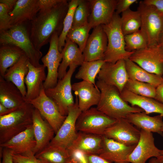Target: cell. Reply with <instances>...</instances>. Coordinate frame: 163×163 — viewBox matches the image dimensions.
<instances>
[{
    "label": "cell",
    "mask_w": 163,
    "mask_h": 163,
    "mask_svg": "<svg viewBox=\"0 0 163 163\" xmlns=\"http://www.w3.org/2000/svg\"><path fill=\"white\" fill-rule=\"evenodd\" d=\"M69 8V1H62L49 9L40 10L36 17L29 22L28 27L30 39L37 50L50 43L55 34L59 36Z\"/></svg>",
    "instance_id": "1"
},
{
    "label": "cell",
    "mask_w": 163,
    "mask_h": 163,
    "mask_svg": "<svg viewBox=\"0 0 163 163\" xmlns=\"http://www.w3.org/2000/svg\"><path fill=\"white\" fill-rule=\"evenodd\" d=\"M96 85L101 93L96 108L108 117L118 120L125 118L130 113L144 112L138 107L129 105L121 97L116 87L99 80L96 82Z\"/></svg>",
    "instance_id": "2"
},
{
    "label": "cell",
    "mask_w": 163,
    "mask_h": 163,
    "mask_svg": "<svg viewBox=\"0 0 163 163\" xmlns=\"http://www.w3.org/2000/svg\"><path fill=\"white\" fill-rule=\"evenodd\" d=\"M28 23L14 25L8 29L0 31V44L19 47L24 51L29 62L35 67H38L42 65L40 64V60L42 53L36 49L30 39Z\"/></svg>",
    "instance_id": "3"
},
{
    "label": "cell",
    "mask_w": 163,
    "mask_h": 163,
    "mask_svg": "<svg viewBox=\"0 0 163 163\" xmlns=\"http://www.w3.org/2000/svg\"><path fill=\"white\" fill-rule=\"evenodd\" d=\"M34 108L26 101L14 110L0 116V144L8 141L32 124Z\"/></svg>",
    "instance_id": "4"
},
{
    "label": "cell",
    "mask_w": 163,
    "mask_h": 163,
    "mask_svg": "<svg viewBox=\"0 0 163 163\" xmlns=\"http://www.w3.org/2000/svg\"><path fill=\"white\" fill-rule=\"evenodd\" d=\"M107 39V45L103 60L106 62L115 63L117 61L129 58L134 52L125 49L124 36L122 31L120 16L116 12L111 21L102 25Z\"/></svg>",
    "instance_id": "5"
},
{
    "label": "cell",
    "mask_w": 163,
    "mask_h": 163,
    "mask_svg": "<svg viewBox=\"0 0 163 163\" xmlns=\"http://www.w3.org/2000/svg\"><path fill=\"white\" fill-rule=\"evenodd\" d=\"M137 10L141 16L140 29L145 35L148 46L158 44L163 31V16L153 6L140 1Z\"/></svg>",
    "instance_id": "6"
},
{
    "label": "cell",
    "mask_w": 163,
    "mask_h": 163,
    "mask_svg": "<svg viewBox=\"0 0 163 163\" xmlns=\"http://www.w3.org/2000/svg\"><path fill=\"white\" fill-rule=\"evenodd\" d=\"M78 66L74 64L70 66L65 76L59 79L55 87L44 89L46 94L54 102L61 113L64 116H67L69 109L75 103L72 93L71 80Z\"/></svg>",
    "instance_id": "7"
},
{
    "label": "cell",
    "mask_w": 163,
    "mask_h": 163,
    "mask_svg": "<svg viewBox=\"0 0 163 163\" xmlns=\"http://www.w3.org/2000/svg\"><path fill=\"white\" fill-rule=\"evenodd\" d=\"M117 120L98 110L91 107L82 111L76 124L77 131L104 136L106 129Z\"/></svg>",
    "instance_id": "8"
},
{
    "label": "cell",
    "mask_w": 163,
    "mask_h": 163,
    "mask_svg": "<svg viewBox=\"0 0 163 163\" xmlns=\"http://www.w3.org/2000/svg\"><path fill=\"white\" fill-rule=\"evenodd\" d=\"M75 97L74 104L69 109L65 120L49 144L67 149L75 139L78 133L76 122L82 112L78 106V97Z\"/></svg>",
    "instance_id": "9"
},
{
    "label": "cell",
    "mask_w": 163,
    "mask_h": 163,
    "mask_svg": "<svg viewBox=\"0 0 163 163\" xmlns=\"http://www.w3.org/2000/svg\"><path fill=\"white\" fill-rule=\"evenodd\" d=\"M129 59L148 72L163 76V51L158 44L135 51Z\"/></svg>",
    "instance_id": "10"
},
{
    "label": "cell",
    "mask_w": 163,
    "mask_h": 163,
    "mask_svg": "<svg viewBox=\"0 0 163 163\" xmlns=\"http://www.w3.org/2000/svg\"><path fill=\"white\" fill-rule=\"evenodd\" d=\"M126 118L117 120L105 130L104 136L127 146L136 145L140 136V130Z\"/></svg>",
    "instance_id": "11"
},
{
    "label": "cell",
    "mask_w": 163,
    "mask_h": 163,
    "mask_svg": "<svg viewBox=\"0 0 163 163\" xmlns=\"http://www.w3.org/2000/svg\"><path fill=\"white\" fill-rule=\"evenodd\" d=\"M27 102L38 110L42 117L53 129L56 134L66 116L61 113L56 104L46 94L43 87L38 97Z\"/></svg>",
    "instance_id": "12"
},
{
    "label": "cell",
    "mask_w": 163,
    "mask_h": 163,
    "mask_svg": "<svg viewBox=\"0 0 163 163\" xmlns=\"http://www.w3.org/2000/svg\"><path fill=\"white\" fill-rule=\"evenodd\" d=\"M59 36L57 34L53 35L50 42L48 51L41 58L43 65L47 69L46 79L43 84L45 89L54 87L58 81V69L62 58V53L58 48Z\"/></svg>",
    "instance_id": "13"
},
{
    "label": "cell",
    "mask_w": 163,
    "mask_h": 163,
    "mask_svg": "<svg viewBox=\"0 0 163 163\" xmlns=\"http://www.w3.org/2000/svg\"><path fill=\"white\" fill-rule=\"evenodd\" d=\"M97 78L98 80L116 87L120 93L129 79L125 60H119L115 63L105 62Z\"/></svg>",
    "instance_id": "14"
},
{
    "label": "cell",
    "mask_w": 163,
    "mask_h": 163,
    "mask_svg": "<svg viewBox=\"0 0 163 163\" xmlns=\"http://www.w3.org/2000/svg\"><path fill=\"white\" fill-rule=\"evenodd\" d=\"M140 130L139 141L128 158L130 163H146L149 159L161 155L162 150L155 145L152 133Z\"/></svg>",
    "instance_id": "15"
},
{
    "label": "cell",
    "mask_w": 163,
    "mask_h": 163,
    "mask_svg": "<svg viewBox=\"0 0 163 163\" xmlns=\"http://www.w3.org/2000/svg\"><path fill=\"white\" fill-rule=\"evenodd\" d=\"M107 45V37L102 25L93 28L82 52L84 61L103 60Z\"/></svg>",
    "instance_id": "16"
},
{
    "label": "cell",
    "mask_w": 163,
    "mask_h": 163,
    "mask_svg": "<svg viewBox=\"0 0 163 163\" xmlns=\"http://www.w3.org/2000/svg\"><path fill=\"white\" fill-rule=\"evenodd\" d=\"M91 12L88 22L92 28L106 24L115 12L117 0H89Z\"/></svg>",
    "instance_id": "17"
},
{
    "label": "cell",
    "mask_w": 163,
    "mask_h": 163,
    "mask_svg": "<svg viewBox=\"0 0 163 163\" xmlns=\"http://www.w3.org/2000/svg\"><path fill=\"white\" fill-rule=\"evenodd\" d=\"M36 145L32 124L8 141L0 144V147L10 150L13 154L23 155L33 153Z\"/></svg>",
    "instance_id": "18"
},
{
    "label": "cell",
    "mask_w": 163,
    "mask_h": 163,
    "mask_svg": "<svg viewBox=\"0 0 163 163\" xmlns=\"http://www.w3.org/2000/svg\"><path fill=\"white\" fill-rule=\"evenodd\" d=\"M72 89L78 97V106L82 112L89 109L93 105H97L98 103L101 91L93 84L82 80L73 83Z\"/></svg>",
    "instance_id": "19"
},
{
    "label": "cell",
    "mask_w": 163,
    "mask_h": 163,
    "mask_svg": "<svg viewBox=\"0 0 163 163\" xmlns=\"http://www.w3.org/2000/svg\"><path fill=\"white\" fill-rule=\"evenodd\" d=\"M32 125L36 142L33 153L35 155L46 146L53 138L54 131L49 123L35 108L32 117Z\"/></svg>",
    "instance_id": "20"
},
{
    "label": "cell",
    "mask_w": 163,
    "mask_h": 163,
    "mask_svg": "<svg viewBox=\"0 0 163 163\" xmlns=\"http://www.w3.org/2000/svg\"><path fill=\"white\" fill-rule=\"evenodd\" d=\"M136 145H126L104 136L102 147L99 155L114 163H130L128 158Z\"/></svg>",
    "instance_id": "21"
},
{
    "label": "cell",
    "mask_w": 163,
    "mask_h": 163,
    "mask_svg": "<svg viewBox=\"0 0 163 163\" xmlns=\"http://www.w3.org/2000/svg\"><path fill=\"white\" fill-rule=\"evenodd\" d=\"M28 66V72L24 79L27 89L24 99L27 102L39 96L46 78L45 71L46 67L43 64L36 67L29 62Z\"/></svg>",
    "instance_id": "22"
},
{
    "label": "cell",
    "mask_w": 163,
    "mask_h": 163,
    "mask_svg": "<svg viewBox=\"0 0 163 163\" xmlns=\"http://www.w3.org/2000/svg\"><path fill=\"white\" fill-rule=\"evenodd\" d=\"M40 10L38 0H18L9 13L12 26L31 21Z\"/></svg>",
    "instance_id": "23"
},
{
    "label": "cell",
    "mask_w": 163,
    "mask_h": 163,
    "mask_svg": "<svg viewBox=\"0 0 163 163\" xmlns=\"http://www.w3.org/2000/svg\"><path fill=\"white\" fill-rule=\"evenodd\" d=\"M19 89L13 83L0 76V103L13 111L25 102Z\"/></svg>",
    "instance_id": "24"
},
{
    "label": "cell",
    "mask_w": 163,
    "mask_h": 163,
    "mask_svg": "<svg viewBox=\"0 0 163 163\" xmlns=\"http://www.w3.org/2000/svg\"><path fill=\"white\" fill-rule=\"evenodd\" d=\"M103 136L78 131L72 144L67 149L79 150L87 155H99L102 147Z\"/></svg>",
    "instance_id": "25"
},
{
    "label": "cell",
    "mask_w": 163,
    "mask_h": 163,
    "mask_svg": "<svg viewBox=\"0 0 163 163\" xmlns=\"http://www.w3.org/2000/svg\"><path fill=\"white\" fill-rule=\"evenodd\" d=\"M139 129L158 133L163 136V115L149 116L144 112L130 113L125 118Z\"/></svg>",
    "instance_id": "26"
},
{
    "label": "cell",
    "mask_w": 163,
    "mask_h": 163,
    "mask_svg": "<svg viewBox=\"0 0 163 163\" xmlns=\"http://www.w3.org/2000/svg\"><path fill=\"white\" fill-rule=\"evenodd\" d=\"M61 53L62 58L58 69L59 79L65 76L68 67L73 64L81 66L84 61L82 52L78 46L68 39Z\"/></svg>",
    "instance_id": "27"
},
{
    "label": "cell",
    "mask_w": 163,
    "mask_h": 163,
    "mask_svg": "<svg viewBox=\"0 0 163 163\" xmlns=\"http://www.w3.org/2000/svg\"><path fill=\"white\" fill-rule=\"evenodd\" d=\"M120 95L125 101L140 108L146 114L156 113L163 115V103L155 99L136 94L125 88Z\"/></svg>",
    "instance_id": "28"
},
{
    "label": "cell",
    "mask_w": 163,
    "mask_h": 163,
    "mask_svg": "<svg viewBox=\"0 0 163 163\" xmlns=\"http://www.w3.org/2000/svg\"><path fill=\"white\" fill-rule=\"evenodd\" d=\"M29 60L25 55L15 64L6 71L3 78L14 84L19 89L25 98L27 94L24 79L28 73Z\"/></svg>",
    "instance_id": "29"
},
{
    "label": "cell",
    "mask_w": 163,
    "mask_h": 163,
    "mask_svg": "<svg viewBox=\"0 0 163 163\" xmlns=\"http://www.w3.org/2000/svg\"><path fill=\"white\" fill-rule=\"evenodd\" d=\"M125 61L129 79L148 83L156 88L163 82V76L148 72L129 58Z\"/></svg>",
    "instance_id": "30"
},
{
    "label": "cell",
    "mask_w": 163,
    "mask_h": 163,
    "mask_svg": "<svg viewBox=\"0 0 163 163\" xmlns=\"http://www.w3.org/2000/svg\"><path fill=\"white\" fill-rule=\"evenodd\" d=\"M35 155L42 163H71L67 149L49 144Z\"/></svg>",
    "instance_id": "31"
},
{
    "label": "cell",
    "mask_w": 163,
    "mask_h": 163,
    "mask_svg": "<svg viewBox=\"0 0 163 163\" xmlns=\"http://www.w3.org/2000/svg\"><path fill=\"white\" fill-rule=\"evenodd\" d=\"M25 55L19 47L13 45H1L0 76L3 77L8 68L17 63Z\"/></svg>",
    "instance_id": "32"
},
{
    "label": "cell",
    "mask_w": 163,
    "mask_h": 163,
    "mask_svg": "<svg viewBox=\"0 0 163 163\" xmlns=\"http://www.w3.org/2000/svg\"><path fill=\"white\" fill-rule=\"evenodd\" d=\"M105 62L103 60L84 61L75 74V78L77 79H82L96 85L95 79Z\"/></svg>",
    "instance_id": "33"
},
{
    "label": "cell",
    "mask_w": 163,
    "mask_h": 163,
    "mask_svg": "<svg viewBox=\"0 0 163 163\" xmlns=\"http://www.w3.org/2000/svg\"><path fill=\"white\" fill-rule=\"evenodd\" d=\"M120 22L124 36L139 30L141 25V16L138 11H133L130 9L121 14Z\"/></svg>",
    "instance_id": "34"
},
{
    "label": "cell",
    "mask_w": 163,
    "mask_h": 163,
    "mask_svg": "<svg viewBox=\"0 0 163 163\" xmlns=\"http://www.w3.org/2000/svg\"><path fill=\"white\" fill-rule=\"evenodd\" d=\"M92 27L88 22L78 27H72L67 38L76 44L82 52L85 47Z\"/></svg>",
    "instance_id": "35"
},
{
    "label": "cell",
    "mask_w": 163,
    "mask_h": 163,
    "mask_svg": "<svg viewBox=\"0 0 163 163\" xmlns=\"http://www.w3.org/2000/svg\"><path fill=\"white\" fill-rule=\"evenodd\" d=\"M128 91L139 96L155 99L156 88L146 83L129 79L125 88Z\"/></svg>",
    "instance_id": "36"
},
{
    "label": "cell",
    "mask_w": 163,
    "mask_h": 163,
    "mask_svg": "<svg viewBox=\"0 0 163 163\" xmlns=\"http://www.w3.org/2000/svg\"><path fill=\"white\" fill-rule=\"evenodd\" d=\"M79 0H71L69 1V8L63 22L62 31L59 37L58 48L61 53L65 45L67 34L73 24L74 14Z\"/></svg>",
    "instance_id": "37"
},
{
    "label": "cell",
    "mask_w": 163,
    "mask_h": 163,
    "mask_svg": "<svg viewBox=\"0 0 163 163\" xmlns=\"http://www.w3.org/2000/svg\"><path fill=\"white\" fill-rule=\"evenodd\" d=\"M125 49L135 52L147 47L148 40L145 35L140 29L134 33L124 36Z\"/></svg>",
    "instance_id": "38"
},
{
    "label": "cell",
    "mask_w": 163,
    "mask_h": 163,
    "mask_svg": "<svg viewBox=\"0 0 163 163\" xmlns=\"http://www.w3.org/2000/svg\"><path fill=\"white\" fill-rule=\"evenodd\" d=\"M91 12L89 0H79L74 11L72 27H77L88 22Z\"/></svg>",
    "instance_id": "39"
},
{
    "label": "cell",
    "mask_w": 163,
    "mask_h": 163,
    "mask_svg": "<svg viewBox=\"0 0 163 163\" xmlns=\"http://www.w3.org/2000/svg\"><path fill=\"white\" fill-rule=\"evenodd\" d=\"M10 10L5 4L0 3V31L6 30L12 27Z\"/></svg>",
    "instance_id": "40"
},
{
    "label": "cell",
    "mask_w": 163,
    "mask_h": 163,
    "mask_svg": "<svg viewBox=\"0 0 163 163\" xmlns=\"http://www.w3.org/2000/svg\"><path fill=\"white\" fill-rule=\"evenodd\" d=\"M71 163H89L87 155L81 150L76 149H67Z\"/></svg>",
    "instance_id": "41"
},
{
    "label": "cell",
    "mask_w": 163,
    "mask_h": 163,
    "mask_svg": "<svg viewBox=\"0 0 163 163\" xmlns=\"http://www.w3.org/2000/svg\"><path fill=\"white\" fill-rule=\"evenodd\" d=\"M12 156L14 161L16 163H42L33 152L23 155L12 153Z\"/></svg>",
    "instance_id": "42"
},
{
    "label": "cell",
    "mask_w": 163,
    "mask_h": 163,
    "mask_svg": "<svg viewBox=\"0 0 163 163\" xmlns=\"http://www.w3.org/2000/svg\"><path fill=\"white\" fill-rule=\"evenodd\" d=\"M137 0H117L115 12L119 14L130 9L132 4L137 2Z\"/></svg>",
    "instance_id": "43"
},
{
    "label": "cell",
    "mask_w": 163,
    "mask_h": 163,
    "mask_svg": "<svg viewBox=\"0 0 163 163\" xmlns=\"http://www.w3.org/2000/svg\"><path fill=\"white\" fill-rule=\"evenodd\" d=\"M62 0H38L40 10L51 8L57 5Z\"/></svg>",
    "instance_id": "44"
},
{
    "label": "cell",
    "mask_w": 163,
    "mask_h": 163,
    "mask_svg": "<svg viewBox=\"0 0 163 163\" xmlns=\"http://www.w3.org/2000/svg\"><path fill=\"white\" fill-rule=\"evenodd\" d=\"M145 4L153 6L163 16V0H144Z\"/></svg>",
    "instance_id": "45"
},
{
    "label": "cell",
    "mask_w": 163,
    "mask_h": 163,
    "mask_svg": "<svg viewBox=\"0 0 163 163\" xmlns=\"http://www.w3.org/2000/svg\"><path fill=\"white\" fill-rule=\"evenodd\" d=\"M89 163H114L97 155H87Z\"/></svg>",
    "instance_id": "46"
},
{
    "label": "cell",
    "mask_w": 163,
    "mask_h": 163,
    "mask_svg": "<svg viewBox=\"0 0 163 163\" xmlns=\"http://www.w3.org/2000/svg\"><path fill=\"white\" fill-rule=\"evenodd\" d=\"M2 163H14L12 153L7 149L2 148Z\"/></svg>",
    "instance_id": "47"
},
{
    "label": "cell",
    "mask_w": 163,
    "mask_h": 163,
    "mask_svg": "<svg viewBox=\"0 0 163 163\" xmlns=\"http://www.w3.org/2000/svg\"><path fill=\"white\" fill-rule=\"evenodd\" d=\"M155 99L163 103V82L156 88V94Z\"/></svg>",
    "instance_id": "48"
},
{
    "label": "cell",
    "mask_w": 163,
    "mask_h": 163,
    "mask_svg": "<svg viewBox=\"0 0 163 163\" xmlns=\"http://www.w3.org/2000/svg\"><path fill=\"white\" fill-rule=\"evenodd\" d=\"M18 0H0V3L6 5L10 10L11 11L13 9Z\"/></svg>",
    "instance_id": "49"
},
{
    "label": "cell",
    "mask_w": 163,
    "mask_h": 163,
    "mask_svg": "<svg viewBox=\"0 0 163 163\" xmlns=\"http://www.w3.org/2000/svg\"><path fill=\"white\" fill-rule=\"evenodd\" d=\"M0 103V116L6 115L12 112Z\"/></svg>",
    "instance_id": "50"
},
{
    "label": "cell",
    "mask_w": 163,
    "mask_h": 163,
    "mask_svg": "<svg viewBox=\"0 0 163 163\" xmlns=\"http://www.w3.org/2000/svg\"><path fill=\"white\" fill-rule=\"evenodd\" d=\"M158 45L163 51V31L159 40Z\"/></svg>",
    "instance_id": "51"
},
{
    "label": "cell",
    "mask_w": 163,
    "mask_h": 163,
    "mask_svg": "<svg viewBox=\"0 0 163 163\" xmlns=\"http://www.w3.org/2000/svg\"><path fill=\"white\" fill-rule=\"evenodd\" d=\"M156 158L159 163H163V155H160Z\"/></svg>",
    "instance_id": "52"
},
{
    "label": "cell",
    "mask_w": 163,
    "mask_h": 163,
    "mask_svg": "<svg viewBox=\"0 0 163 163\" xmlns=\"http://www.w3.org/2000/svg\"><path fill=\"white\" fill-rule=\"evenodd\" d=\"M148 163H159L155 158H152L149 160Z\"/></svg>",
    "instance_id": "53"
},
{
    "label": "cell",
    "mask_w": 163,
    "mask_h": 163,
    "mask_svg": "<svg viewBox=\"0 0 163 163\" xmlns=\"http://www.w3.org/2000/svg\"><path fill=\"white\" fill-rule=\"evenodd\" d=\"M162 131L163 132V127L162 129ZM161 155H163V149L162 150Z\"/></svg>",
    "instance_id": "54"
},
{
    "label": "cell",
    "mask_w": 163,
    "mask_h": 163,
    "mask_svg": "<svg viewBox=\"0 0 163 163\" xmlns=\"http://www.w3.org/2000/svg\"><path fill=\"white\" fill-rule=\"evenodd\" d=\"M0 163H2L1 162V159H0Z\"/></svg>",
    "instance_id": "55"
},
{
    "label": "cell",
    "mask_w": 163,
    "mask_h": 163,
    "mask_svg": "<svg viewBox=\"0 0 163 163\" xmlns=\"http://www.w3.org/2000/svg\"><path fill=\"white\" fill-rule=\"evenodd\" d=\"M14 163H15V162H14Z\"/></svg>",
    "instance_id": "56"
}]
</instances>
